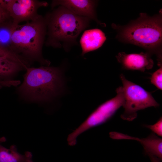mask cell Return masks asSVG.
Masks as SVG:
<instances>
[{
	"mask_svg": "<svg viewBox=\"0 0 162 162\" xmlns=\"http://www.w3.org/2000/svg\"><path fill=\"white\" fill-rule=\"evenodd\" d=\"M26 70L23 82L16 90L21 99L28 102L42 103L51 101L61 93L64 80L59 67H29Z\"/></svg>",
	"mask_w": 162,
	"mask_h": 162,
	"instance_id": "obj_1",
	"label": "cell"
},
{
	"mask_svg": "<svg viewBox=\"0 0 162 162\" xmlns=\"http://www.w3.org/2000/svg\"><path fill=\"white\" fill-rule=\"evenodd\" d=\"M44 16L47 23L44 44L55 48L62 47L67 52L77 44L78 36L89 26L91 20L76 15L62 6L52 9Z\"/></svg>",
	"mask_w": 162,
	"mask_h": 162,
	"instance_id": "obj_2",
	"label": "cell"
},
{
	"mask_svg": "<svg viewBox=\"0 0 162 162\" xmlns=\"http://www.w3.org/2000/svg\"><path fill=\"white\" fill-rule=\"evenodd\" d=\"M47 23L45 16L19 25L13 31V51L30 64L37 62L41 66H50V62L45 59L42 50L46 39Z\"/></svg>",
	"mask_w": 162,
	"mask_h": 162,
	"instance_id": "obj_3",
	"label": "cell"
},
{
	"mask_svg": "<svg viewBox=\"0 0 162 162\" xmlns=\"http://www.w3.org/2000/svg\"><path fill=\"white\" fill-rule=\"evenodd\" d=\"M162 17H153L141 13L140 17L123 28L121 39L150 50H155L160 46L162 39Z\"/></svg>",
	"mask_w": 162,
	"mask_h": 162,
	"instance_id": "obj_4",
	"label": "cell"
},
{
	"mask_svg": "<svg viewBox=\"0 0 162 162\" xmlns=\"http://www.w3.org/2000/svg\"><path fill=\"white\" fill-rule=\"evenodd\" d=\"M120 78L122 82L124 97L122 106L124 111L121 115L122 119L132 121L137 117L139 110L159 106L150 92L127 80L122 74L120 75Z\"/></svg>",
	"mask_w": 162,
	"mask_h": 162,
	"instance_id": "obj_5",
	"label": "cell"
},
{
	"mask_svg": "<svg viewBox=\"0 0 162 162\" xmlns=\"http://www.w3.org/2000/svg\"><path fill=\"white\" fill-rule=\"evenodd\" d=\"M116 92L115 97L98 106L79 127L68 135L67 141L69 145H75L79 136L90 129L106 122L123 106L124 97L122 87L118 88Z\"/></svg>",
	"mask_w": 162,
	"mask_h": 162,
	"instance_id": "obj_6",
	"label": "cell"
},
{
	"mask_svg": "<svg viewBox=\"0 0 162 162\" xmlns=\"http://www.w3.org/2000/svg\"><path fill=\"white\" fill-rule=\"evenodd\" d=\"M48 5L46 2L38 0H10L6 10L12 20V26L15 29L21 22L39 18L41 15L38 14V10Z\"/></svg>",
	"mask_w": 162,
	"mask_h": 162,
	"instance_id": "obj_7",
	"label": "cell"
},
{
	"mask_svg": "<svg viewBox=\"0 0 162 162\" xmlns=\"http://www.w3.org/2000/svg\"><path fill=\"white\" fill-rule=\"evenodd\" d=\"M96 1L91 0H54L51 4L52 9L56 6H63L74 14L93 20L104 26L98 20L96 12Z\"/></svg>",
	"mask_w": 162,
	"mask_h": 162,
	"instance_id": "obj_8",
	"label": "cell"
},
{
	"mask_svg": "<svg viewBox=\"0 0 162 162\" xmlns=\"http://www.w3.org/2000/svg\"><path fill=\"white\" fill-rule=\"evenodd\" d=\"M111 138L115 140H130L139 142L142 145L145 153L153 155L161 160L162 159V139L153 133L147 137L140 138L116 132L109 134Z\"/></svg>",
	"mask_w": 162,
	"mask_h": 162,
	"instance_id": "obj_9",
	"label": "cell"
},
{
	"mask_svg": "<svg viewBox=\"0 0 162 162\" xmlns=\"http://www.w3.org/2000/svg\"><path fill=\"white\" fill-rule=\"evenodd\" d=\"M116 58L123 68L127 70L144 71L152 68L154 65L150 54L148 53L128 54L121 52Z\"/></svg>",
	"mask_w": 162,
	"mask_h": 162,
	"instance_id": "obj_10",
	"label": "cell"
},
{
	"mask_svg": "<svg viewBox=\"0 0 162 162\" xmlns=\"http://www.w3.org/2000/svg\"><path fill=\"white\" fill-rule=\"evenodd\" d=\"M106 40L105 34L101 30L93 29L85 30L80 40L82 50L81 55L100 47Z\"/></svg>",
	"mask_w": 162,
	"mask_h": 162,
	"instance_id": "obj_11",
	"label": "cell"
},
{
	"mask_svg": "<svg viewBox=\"0 0 162 162\" xmlns=\"http://www.w3.org/2000/svg\"><path fill=\"white\" fill-rule=\"evenodd\" d=\"M29 67L7 57L0 56V86H4L5 81L13 78L20 71Z\"/></svg>",
	"mask_w": 162,
	"mask_h": 162,
	"instance_id": "obj_12",
	"label": "cell"
},
{
	"mask_svg": "<svg viewBox=\"0 0 162 162\" xmlns=\"http://www.w3.org/2000/svg\"><path fill=\"white\" fill-rule=\"evenodd\" d=\"M6 141L4 137L0 138V162H33L31 152L27 151L24 154H21L17 151L16 146L14 145L9 148H5L2 143Z\"/></svg>",
	"mask_w": 162,
	"mask_h": 162,
	"instance_id": "obj_13",
	"label": "cell"
},
{
	"mask_svg": "<svg viewBox=\"0 0 162 162\" xmlns=\"http://www.w3.org/2000/svg\"><path fill=\"white\" fill-rule=\"evenodd\" d=\"M14 29L12 26V21L0 26V46L13 52L11 48V36Z\"/></svg>",
	"mask_w": 162,
	"mask_h": 162,
	"instance_id": "obj_14",
	"label": "cell"
},
{
	"mask_svg": "<svg viewBox=\"0 0 162 162\" xmlns=\"http://www.w3.org/2000/svg\"><path fill=\"white\" fill-rule=\"evenodd\" d=\"M0 56L7 57L13 60L25 64L26 62L20 56L13 52L0 46Z\"/></svg>",
	"mask_w": 162,
	"mask_h": 162,
	"instance_id": "obj_15",
	"label": "cell"
},
{
	"mask_svg": "<svg viewBox=\"0 0 162 162\" xmlns=\"http://www.w3.org/2000/svg\"><path fill=\"white\" fill-rule=\"evenodd\" d=\"M160 67L159 69L152 74L150 82L158 89L162 90V66Z\"/></svg>",
	"mask_w": 162,
	"mask_h": 162,
	"instance_id": "obj_16",
	"label": "cell"
},
{
	"mask_svg": "<svg viewBox=\"0 0 162 162\" xmlns=\"http://www.w3.org/2000/svg\"><path fill=\"white\" fill-rule=\"evenodd\" d=\"M145 127L150 129L153 133L160 136H162V118L160 117L159 120L153 125H145Z\"/></svg>",
	"mask_w": 162,
	"mask_h": 162,
	"instance_id": "obj_17",
	"label": "cell"
},
{
	"mask_svg": "<svg viewBox=\"0 0 162 162\" xmlns=\"http://www.w3.org/2000/svg\"><path fill=\"white\" fill-rule=\"evenodd\" d=\"M12 20L9 12L0 7V26Z\"/></svg>",
	"mask_w": 162,
	"mask_h": 162,
	"instance_id": "obj_18",
	"label": "cell"
},
{
	"mask_svg": "<svg viewBox=\"0 0 162 162\" xmlns=\"http://www.w3.org/2000/svg\"><path fill=\"white\" fill-rule=\"evenodd\" d=\"M10 0H0V7L6 10Z\"/></svg>",
	"mask_w": 162,
	"mask_h": 162,
	"instance_id": "obj_19",
	"label": "cell"
},
{
	"mask_svg": "<svg viewBox=\"0 0 162 162\" xmlns=\"http://www.w3.org/2000/svg\"><path fill=\"white\" fill-rule=\"evenodd\" d=\"M148 155L152 162H161V160L151 154H148Z\"/></svg>",
	"mask_w": 162,
	"mask_h": 162,
	"instance_id": "obj_20",
	"label": "cell"
}]
</instances>
